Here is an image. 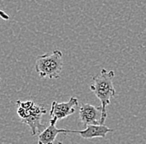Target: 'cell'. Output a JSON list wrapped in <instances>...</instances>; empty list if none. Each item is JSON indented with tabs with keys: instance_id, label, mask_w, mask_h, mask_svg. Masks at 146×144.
I'll list each match as a JSON object with an SVG mask.
<instances>
[{
	"instance_id": "cell-2",
	"label": "cell",
	"mask_w": 146,
	"mask_h": 144,
	"mask_svg": "<svg viewBox=\"0 0 146 144\" xmlns=\"http://www.w3.org/2000/svg\"><path fill=\"white\" fill-rule=\"evenodd\" d=\"M62 67L63 54L57 49L50 53L38 55L35 61V71L42 79H58Z\"/></svg>"
},
{
	"instance_id": "cell-3",
	"label": "cell",
	"mask_w": 146,
	"mask_h": 144,
	"mask_svg": "<svg viewBox=\"0 0 146 144\" xmlns=\"http://www.w3.org/2000/svg\"><path fill=\"white\" fill-rule=\"evenodd\" d=\"M46 113L45 107L34 104L30 108H23L18 107L17 114L21 122L29 126L32 135L36 136L45 129L46 125L42 123V116Z\"/></svg>"
},
{
	"instance_id": "cell-6",
	"label": "cell",
	"mask_w": 146,
	"mask_h": 144,
	"mask_svg": "<svg viewBox=\"0 0 146 144\" xmlns=\"http://www.w3.org/2000/svg\"><path fill=\"white\" fill-rule=\"evenodd\" d=\"M56 118H51L50 124L45 129L38 134L37 143L38 144H54L56 138L59 133H71V130L57 128Z\"/></svg>"
},
{
	"instance_id": "cell-5",
	"label": "cell",
	"mask_w": 146,
	"mask_h": 144,
	"mask_svg": "<svg viewBox=\"0 0 146 144\" xmlns=\"http://www.w3.org/2000/svg\"><path fill=\"white\" fill-rule=\"evenodd\" d=\"M101 115V106H94L90 104H85L80 107L79 118L85 127L89 125L100 124Z\"/></svg>"
},
{
	"instance_id": "cell-8",
	"label": "cell",
	"mask_w": 146,
	"mask_h": 144,
	"mask_svg": "<svg viewBox=\"0 0 146 144\" xmlns=\"http://www.w3.org/2000/svg\"><path fill=\"white\" fill-rule=\"evenodd\" d=\"M1 14L3 15L2 17L4 18V19H9V15H8V14H5V13H4L3 12H1Z\"/></svg>"
},
{
	"instance_id": "cell-7",
	"label": "cell",
	"mask_w": 146,
	"mask_h": 144,
	"mask_svg": "<svg viewBox=\"0 0 146 144\" xmlns=\"http://www.w3.org/2000/svg\"><path fill=\"white\" fill-rule=\"evenodd\" d=\"M114 132L113 129L106 125H89L86 127L83 130H71V133H77L84 139H91L96 137H105L109 133Z\"/></svg>"
},
{
	"instance_id": "cell-4",
	"label": "cell",
	"mask_w": 146,
	"mask_h": 144,
	"mask_svg": "<svg viewBox=\"0 0 146 144\" xmlns=\"http://www.w3.org/2000/svg\"><path fill=\"white\" fill-rule=\"evenodd\" d=\"M79 100L77 98L72 97L68 102H56L53 101L50 109V115L52 118L57 120L64 119L69 117L76 112V108L78 106Z\"/></svg>"
},
{
	"instance_id": "cell-1",
	"label": "cell",
	"mask_w": 146,
	"mask_h": 144,
	"mask_svg": "<svg viewBox=\"0 0 146 144\" xmlns=\"http://www.w3.org/2000/svg\"><path fill=\"white\" fill-rule=\"evenodd\" d=\"M115 77L114 71H107L102 69L100 74L92 76V84L90 85V90L99 99L102 110L100 124L104 125L106 118V107L111 102V99L115 95L116 91L113 85V78Z\"/></svg>"
}]
</instances>
